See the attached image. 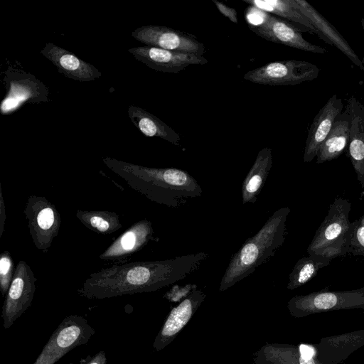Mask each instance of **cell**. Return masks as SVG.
I'll return each instance as SVG.
<instances>
[{"instance_id":"obj_1","label":"cell","mask_w":364,"mask_h":364,"mask_svg":"<svg viewBox=\"0 0 364 364\" xmlns=\"http://www.w3.org/2000/svg\"><path fill=\"white\" fill-rule=\"evenodd\" d=\"M208 256L197 252L166 260L114 264L92 273L77 291L90 299L154 291L186 278Z\"/></svg>"},{"instance_id":"obj_2","label":"cell","mask_w":364,"mask_h":364,"mask_svg":"<svg viewBox=\"0 0 364 364\" xmlns=\"http://www.w3.org/2000/svg\"><path fill=\"white\" fill-rule=\"evenodd\" d=\"M102 162L130 188L159 204L177 208L202 194L196 179L180 168L147 167L109 156Z\"/></svg>"},{"instance_id":"obj_3","label":"cell","mask_w":364,"mask_h":364,"mask_svg":"<svg viewBox=\"0 0 364 364\" xmlns=\"http://www.w3.org/2000/svg\"><path fill=\"white\" fill-rule=\"evenodd\" d=\"M289 213V207L279 208L255 235L243 243L232 257L221 279L219 291L227 290L248 277L275 255L285 240Z\"/></svg>"},{"instance_id":"obj_4","label":"cell","mask_w":364,"mask_h":364,"mask_svg":"<svg viewBox=\"0 0 364 364\" xmlns=\"http://www.w3.org/2000/svg\"><path fill=\"white\" fill-rule=\"evenodd\" d=\"M351 203L337 197L307 247L309 255H321L331 260L348 253L352 223L349 220Z\"/></svg>"},{"instance_id":"obj_5","label":"cell","mask_w":364,"mask_h":364,"mask_svg":"<svg viewBox=\"0 0 364 364\" xmlns=\"http://www.w3.org/2000/svg\"><path fill=\"white\" fill-rule=\"evenodd\" d=\"M287 308L290 315L295 318L337 310H364V287L353 290H321L296 295L289 299Z\"/></svg>"},{"instance_id":"obj_6","label":"cell","mask_w":364,"mask_h":364,"mask_svg":"<svg viewBox=\"0 0 364 364\" xmlns=\"http://www.w3.org/2000/svg\"><path fill=\"white\" fill-rule=\"evenodd\" d=\"M95 333L84 317L77 315L65 317L33 364H55L73 348L87 343Z\"/></svg>"},{"instance_id":"obj_7","label":"cell","mask_w":364,"mask_h":364,"mask_svg":"<svg viewBox=\"0 0 364 364\" xmlns=\"http://www.w3.org/2000/svg\"><path fill=\"white\" fill-rule=\"evenodd\" d=\"M23 213L35 247L46 253L61 223L56 206L44 196L33 195L28 197Z\"/></svg>"},{"instance_id":"obj_8","label":"cell","mask_w":364,"mask_h":364,"mask_svg":"<svg viewBox=\"0 0 364 364\" xmlns=\"http://www.w3.org/2000/svg\"><path fill=\"white\" fill-rule=\"evenodd\" d=\"M320 69L314 64L296 60L269 63L247 72L243 78L256 84L284 86L295 85L318 77Z\"/></svg>"},{"instance_id":"obj_9","label":"cell","mask_w":364,"mask_h":364,"mask_svg":"<svg viewBox=\"0 0 364 364\" xmlns=\"http://www.w3.org/2000/svg\"><path fill=\"white\" fill-rule=\"evenodd\" d=\"M259 22H247L252 31L261 38L299 50L324 54L326 50L304 39L301 30L287 21L260 10Z\"/></svg>"},{"instance_id":"obj_10","label":"cell","mask_w":364,"mask_h":364,"mask_svg":"<svg viewBox=\"0 0 364 364\" xmlns=\"http://www.w3.org/2000/svg\"><path fill=\"white\" fill-rule=\"evenodd\" d=\"M36 280L30 265L20 260L15 268L2 307L4 328H9L30 306L36 291Z\"/></svg>"},{"instance_id":"obj_11","label":"cell","mask_w":364,"mask_h":364,"mask_svg":"<svg viewBox=\"0 0 364 364\" xmlns=\"http://www.w3.org/2000/svg\"><path fill=\"white\" fill-rule=\"evenodd\" d=\"M131 36L147 46L199 55L205 53L204 45L195 36L166 26H141L132 31Z\"/></svg>"},{"instance_id":"obj_12","label":"cell","mask_w":364,"mask_h":364,"mask_svg":"<svg viewBox=\"0 0 364 364\" xmlns=\"http://www.w3.org/2000/svg\"><path fill=\"white\" fill-rule=\"evenodd\" d=\"M135 59L156 71L178 73L191 65H204L208 60L194 53L175 52L152 46H138L128 50Z\"/></svg>"},{"instance_id":"obj_13","label":"cell","mask_w":364,"mask_h":364,"mask_svg":"<svg viewBox=\"0 0 364 364\" xmlns=\"http://www.w3.org/2000/svg\"><path fill=\"white\" fill-rule=\"evenodd\" d=\"M205 297L203 291L196 289L171 310L154 339L153 348L155 351L163 350L176 338L192 318Z\"/></svg>"},{"instance_id":"obj_14","label":"cell","mask_w":364,"mask_h":364,"mask_svg":"<svg viewBox=\"0 0 364 364\" xmlns=\"http://www.w3.org/2000/svg\"><path fill=\"white\" fill-rule=\"evenodd\" d=\"M154 232L149 220L137 221L122 233L101 253L99 258L105 261H123L141 250L149 241L156 240Z\"/></svg>"},{"instance_id":"obj_15","label":"cell","mask_w":364,"mask_h":364,"mask_svg":"<svg viewBox=\"0 0 364 364\" xmlns=\"http://www.w3.org/2000/svg\"><path fill=\"white\" fill-rule=\"evenodd\" d=\"M343 102L337 94L331 96L314 117L309 129L304 153V161H311L330 133L337 117L343 112Z\"/></svg>"},{"instance_id":"obj_16","label":"cell","mask_w":364,"mask_h":364,"mask_svg":"<svg viewBox=\"0 0 364 364\" xmlns=\"http://www.w3.org/2000/svg\"><path fill=\"white\" fill-rule=\"evenodd\" d=\"M316 357L323 364H341L364 346V329L323 337L313 345Z\"/></svg>"},{"instance_id":"obj_17","label":"cell","mask_w":364,"mask_h":364,"mask_svg":"<svg viewBox=\"0 0 364 364\" xmlns=\"http://www.w3.org/2000/svg\"><path fill=\"white\" fill-rule=\"evenodd\" d=\"M40 53L68 78L87 82L102 76V73L93 65L53 43H47Z\"/></svg>"},{"instance_id":"obj_18","label":"cell","mask_w":364,"mask_h":364,"mask_svg":"<svg viewBox=\"0 0 364 364\" xmlns=\"http://www.w3.org/2000/svg\"><path fill=\"white\" fill-rule=\"evenodd\" d=\"M291 6L304 15L321 34L323 41L333 46L364 71V65L338 30L313 6L304 0H289Z\"/></svg>"},{"instance_id":"obj_19","label":"cell","mask_w":364,"mask_h":364,"mask_svg":"<svg viewBox=\"0 0 364 364\" xmlns=\"http://www.w3.org/2000/svg\"><path fill=\"white\" fill-rule=\"evenodd\" d=\"M309 345L267 343L253 355L255 364H323L313 353L307 352Z\"/></svg>"},{"instance_id":"obj_20","label":"cell","mask_w":364,"mask_h":364,"mask_svg":"<svg viewBox=\"0 0 364 364\" xmlns=\"http://www.w3.org/2000/svg\"><path fill=\"white\" fill-rule=\"evenodd\" d=\"M346 105L350 114L347 154L356 173L358 181L361 187L364 188V105L351 96Z\"/></svg>"},{"instance_id":"obj_21","label":"cell","mask_w":364,"mask_h":364,"mask_svg":"<svg viewBox=\"0 0 364 364\" xmlns=\"http://www.w3.org/2000/svg\"><path fill=\"white\" fill-rule=\"evenodd\" d=\"M29 76L9 81V91L0 105L2 114L14 112L25 102H39L46 97L48 92L44 85L33 76Z\"/></svg>"},{"instance_id":"obj_22","label":"cell","mask_w":364,"mask_h":364,"mask_svg":"<svg viewBox=\"0 0 364 364\" xmlns=\"http://www.w3.org/2000/svg\"><path fill=\"white\" fill-rule=\"evenodd\" d=\"M350 129V114L346 105L336 118L326 139L316 155V163L322 164L337 159L347 149Z\"/></svg>"},{"instance_id":"obj_23","label":"cell","mask_w":364,"mask_h":364,"mask_svg":"<svg viewBox=\"0 0 364 364\" xmlns=\"http://www.w3.org/2000/svg\"><path fill=\"white\" fill-rule=\"evenodd\" d=\"M272 166V153L269 147L262 148L242 184V204L254 203L262 189Z\"/></svg>"},{"instance_id":"obj_24","label":"cell","mask_w":364,"mask_h":364,"mask_svg":"<svg viewBox=\"0 0 364 364\" xmlns=\"http://www.w3.org/2000/svg\"><path fill=\"white\" fill-rule=\"evenodd\" d=\"M128 116L131 122L145 136L160 137L176 146L180 145V135L155 115L142 108L130 105L128 108Z\"/></svg>"},{"instance_id":"obj_25","label":"cell","mask_w":364,"mask_h":364,"mask_svg":"<svg viewBox=\"0 0 364 364\" xmlns=\"http://www.w3.org/2000/svg\"><path fill=\"white\" fill-rule=\"evenodd\" d=\"M243 1L264 12L282 17L290 22L299 24L306 32L312 35L316 34L323 41V36L311 22L294 8L289 0H243Z\"/></svg>"},{"instance_id":"obj_26","label":"cell","mask_w":364,"mask_h":364,"mask_svg":"<svg viewBox=\"0 0 364 364\" xmlns=\"http://www.w3.org/2000/svg\"><path fill=\"white\" fill-rule=\"evenodd\" d=\"M75 216L87 228L101 235H110L122 227L119 215L114 212L77 210Z\"/></svg>"},{"instance_id":"obj_27","label":"cell","mask_w":364,"mask_h":364,"mask_svg":"<svg viewBox=\"0 0 364 364\" xmlns=\"http://www.w3.org/2000/svg\"><path fill=\"white\" fill-rule=\"evenodd\" d=\"M331 260L321 255H309L298 260L289 276L287 288L297 289L316 276L318 271L330 264Z\"/></svg>"},{"instance_id":"obj_28","label":"cell","mask_w":364,"mask_h":364,"mask_svg":"<svg viewBox=\"0 0 364 364\" xmlns=\"http://www.w3.org/2000/svg\"><path fill=\"white\" fill-rule=\"evenodd\" d=\"M348 253L364 256V215L352 223Z\"/></svg>"},{"instance_id":"obj_29","label":"cell","mask_w":364,"mask_h":364,"mask_svg":"<svg viewBox=\"0 0 364 364\" xmlns=\"http://www.w3.org/2000/svg\"><path fill=\"white\" fill-rule=\"evenodd\" d=\"M14 270L11 253L7 250L3 252L0 256V290L3 296L8 292Z\"/></svg>"},{"instance_id":"obj_30","label":"cell","mask_w":364,"mask_h":364,"mask_svg":"<svg viewBox=\"0 0 364 364\" xmlns=\"http://www.w3.org/2000/svg\"><path fill=\"white\" fill-rule=\"evenodd\" d=\"M196 289L197 286L192 284H188L184 287L175 285L163 297L172 302L183 301Z\"/></svg>"},{"instance_id":"obj_31","label":"cell","mask_w":364,"mask_h":364,"mask_svg":"<svg viewBox=\"0 0 364 364\" xmlns=\"http://www.w3.org/2000/svg\"><path fill=\"white\" fill-rule=\"evenodd\" d=\"M212 1L220 14L227 17L230 21L235 23H238L237 11L234 8L230 7L218 0H212Z\"/></svg>"},{"instance_id":"obj_32","label":"cell","mask_w":364,"mask_h":364,"mask_svg":"<svg viewBox=\"0 0 364 364\" xmlns=\"http://www.w3.org/2000/svg\"><path fill=\"white\" fill-rule=\"evenodd\" d=\"M6 208L4 202L1 186L0 187V237L3 235L6 222Z\"/></svg>"},{"instance_id":"obj_33","label":"cell","mask_w":364,"mask_h":364,"mask_svg":"<svg viewBox=\"0 0 364 364\" xmlns=\"http://www.w3.org/2000/svg\"><path fill=\"white\" fill-rule=\"evenodd\" d=\"M107 362L105 352L104 350L100 351L95 355L87 363V364H105Z\"/></svg>"},{"instance_id":"obj_34","label":"cell","mask_w":364,"mask_h":364,"mask_svg":"<svg viewBox=\"0 0 364 364\" xmlns=\"http://www.w3.org/2000/svg\"><path fill=\"white\" fill-rule=\"evenodd\" d=\"M360 23H361L362 28H363V29L364 31V18H362L360 19Z\"/></svg>"}]
</instances>
